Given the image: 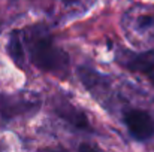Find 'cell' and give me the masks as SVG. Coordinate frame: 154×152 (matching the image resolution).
Returning a JSON list of instances; mask_svg holds the SVG:
<instances>
[{
	"mask_svg": "<svg viewBox=\"0 0 154 152\" xmlns=\"http://www.w3.org/2000/svg\"><path fill=\"white\" fill-rule=\"evenodd\" d=\"M24 55L38 70L60 78H66L69 72V55L61 49L51 31L44 24L32 25L20 31Z\"/></svg>",
	"mask_w": 154,
	"mask_h": 152,
	"instance_id": "obj_1",
	"label": "cell"
},
{
	"mask_svg": "<svg viewBox=\"0 0 154 152\" xmlns=\"http://www.w3.org/2000/svg\"><path fill=\"white\" fill-rule=\"evenodd\" d=\"M42 101L33 93H0V122L8 124L20 118H30L41 110Z\"/></svg>",
	"mask_w": 154,
	"mask_h": 152,
	"instance_id": "obj_2",
	"label": "cell"
},
{
	"mask_svg": "<svg viewBox=\"0 0 154 152\" xmlns=\"http://www.w3.org/2000/svg\"><path fill=\"white\" fill-rule=\"evenodd\" d=\"M117 63L136 75H141L154 85V51H118L115 57Z\"/></svg>",
	"mask_w": 154,
	"mask_h": 152,
	"instance_id": "obj_3",
	"label": "cell"
},
{
	"mask_svg": "<svg viewBox=\"0 0 154 152\" xmlns=\"http://www.w3.org/2000/svg\"><path fill=\"white\" fill-rule=\"evenodd\" d=\"M121 121L135 140L147 142L154 137V116L148 110L141 107H129L123 112Z\"/></svg>",
	"mask_w": 154,
	"mask_h": 152,
	"instance_id": "obj_4",
	"label": "cell"
},
{
	"mask_svg": "<svg viewBox=\"0 0 154 152\" xmlns=\"http://www.w3.org/2000/svg\"><path fill=\"white\" fill-rule=\"evenodd\" d=\"M55 112L57 115L67 122L70 127L79 130V131H85V133H93L91 124L85 115V112L79 107H76L72 101L69 100H58L55 103Z\"/></svg>",
	"mask_w": 154,
	"mask_h": 152,
	"instance_id": "obj_5",
	"label": "cell"
},
{
	"mask_svg": "<svg viewBox=\"0 0 154 152\" xmlns=\"http://www.w3.org/2000/svg\"><path fill=\"white\" fill-rule=\"evenodd\" d=\"M8 54H9V57L12 58V61L17 66L24 67V64H26V55H24V48H23L20 30H14L11 33L9 40H8Z\"/></svg>",
	"mask_w": 154,
	"mask_h": 152,
	"instance_id": "obj_6",
	"label": "cell"
},
{
	"mask_svg": "<svg viewBox=\"0 0 154 152\" xmlns=\"http://www.w3.org/2000/svg\"><path fill=\"white\" fill-rule=\"evenodd\" d=\"M135 27L141 31H148L154 27V15L153 13H139L135 18Z\"/></svg>",
	"mask_w": 154,
	"mask_h": 152,
	"instance_id": "obj_7",
	"label": "cell"
},
{
	"mask_svg": "<svg viewBox=\"0 0 154 152\" xmlns=\"http://www.w3.org/2000/svg\"><path fill=\"white\" fill-rule=\"evenodd\" d=\"M78 151L79 152H99V149H97V146H96V145H93V143L82 142V143L79 145Z\"/></svg>",
	"mask_w": 154,
	"mask_h": 152,
	"instance_id": "obj_8",
	"label": "cell"
},
{
	"mask_svg": "<svg viewBox=\"0 0 154 152\" xmlns=\"http://www.w3.org/2000/svg\"><path fill=\"white\" fill-rule=\"evenodd\" d=\"M41 152H67V151L63 149V148H47V149H44Z\"/></svg>",
	"mask_w": 154,
	"mask_h": 152,
	"instance_id": "obj_9",
	"label": "cell"
},
{
	"mask_svg": "<svg viewBox=\"0 0 154 152\" xmlns=\"http://www.w3.org/2000/svg\"><path fill=\"white\" fill-rule=\"evenodd\" d=\"M64 1H69V0H64Z\"/></svg>",
	"mask_w": 154,
	"mask_h": 152,
	"instance_id": "obj_10",
	"label": "cell"
}]
</instances>
